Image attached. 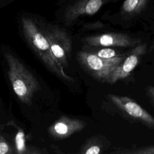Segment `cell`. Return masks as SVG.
<instances>
[{
  "mask_svg": "<svg viewBox=\"0 0 154 154\" xmlns=\"http://www.w3.org/2000/svg\"><path fill=\"white\" fill-rule=\"evenodd\" d=\"M21 25L23 35L28 45L37 54L44 64L52 72L60 78L71 80L72 78L65 73L63 67L53 55L40 25L30 17L22 16Z\"/></svg>",
  "mask_w": 154,
  "mask_h": 154,
  "instance_id": "cell-1",
  "label": "cell"
},
{
  "mask_svg": "<svg viewBox=\"0 0 154 154\" xmlns=\"http://www.w3.org/2000/svg\"><path fill=\"white\" fill-rule=\"evenodd\" d=\"M8 66V75L12 89L23 103L30 105L34 94L40 90L39 82L16 57L4 54Z\"/></svg>",
  "mask_w": 154,
  "mask_h": 154,
  "instance_id": "cell-2",
  "label": "cell"
},
{
  "mask_svg": "<svg viewBox=\"0 0 154 154\" xmlns=\"http://www.w3.org/2000/svg\"><path fill=\"white\" fill-rule=\"evenodd\" d=\"M46 38L53 55L63 68L68 66L71 42L67 34L61 28L51 24H39Z\"/></svg>",
  "mask_w": 154,
  "mask_h": 154,
  "instance_id": "cell-3",
  "label": "cell"
},
{
  "mask_svg": "<svg viewBox=\"0 0 154 154\" xmlns=\"http://www.w3.org/2000/svg\"><path fill=\"white\" fill-rule=\"evenodd\" d=\"M79 58L82 64L93 76L106 81L111 73L122 63L123 57H116L106 59L98 57L96 54L81 52Z\"/></svg>",
  "mask_w": 154,
  "mask_h": 154,
  "instance_id": "cell-4",
  "label": "cell"
},
{
  "mask_svg": "<svg viewBox=\"0 0 154 154\" xmlns=\"http://www.w3.org/2000/svg\"><path fill=\"white\" fill-rule=\"evenodd\" d=\"M113 0H75L65 10L64 20L70 23L82 16L93 15Z\"/></svg>",
  "mask_w": 154,
  "mask_h": 154,
  "instance_id": "cell-5",
  "label": "cell"
},
{
  "mask_svg": "<svg viewBox=\"0 0 154 154\" xmlns=\"http://www.w3.org/2000/svg\"><path fill=\"white\" fill-rule=\"evenodd\" d=\"M108 96L120 109L147 126L154 128V117L134 100L125 96L115 94H109Z\"/></svg>",
  "mask_w": 154,
  "mask_h": 154,
  "instance_id": "cell-6",
  "label": "cell"
},
{
  "mask_svg": "<svg viewBox=\"0 0 154 154\" xmlns=\"http://www.w3.org/2000/svg\"><path fill=\"white\" fill-rule=\"evenodd\" d=\"M85 126L81 120L61 116L49 127L48 131L52 137L63 139L81 131Z\"/></svg>",
  "mask_w": 154,
  "mask_h": 154,
  "instance_id": "cell-7",
  "label": "cell"
},
{
  "mask_svg": "<svg viewBox=\"0 0 154 154\" xmlns=\"http://www.w3.org/2000/svg\"><path fill=\"white\" fill-rule=\"evenodd\" d=\"M144 46L137 47L125 60L123 63H121L116 68L106 81L110 83H114L117 80L127 77L137 65L140 56L144 52Z\"/></svg>",
  "mask_w": 154,
  "mask_h": 154,
  "instance_id": "cell-8",
  "label": "cell"
},
{
  "mask_svg": "<svg viewBox=\"0 0 154 154\" xmlns=\"http://www.w3.org/2000/svg\"><path fill=\"white\" fill-rule=\"evenodd\" d=\"M85 41L88 45L92 46L120 47L132 46L137 42L126 35L117 33H107L91 36L87 38Z\"/></svg>",
  "mask_w": 154,
  "mask_h": 154,
  "instance_id": "cell-9",
  "label": "cell"
},
{
  "mask_svg": "<svg viewBox=\"0 0 154 154\" xmlns=\"http://www.w3.org/2000/svg\"><path fill=\"white\" fill-rule=\"evenodd\" d=\"M16 127L17 131L14 137L15 153L20 154H42L47 153L45 149L27 145L25 132L20 127L17 126Z\"/></svg>",
  "mask_w": 154,
  "mask_h": 154,
  "instance_id": "cell-10",
  "label": "cell"
},
{
  "mask_svg": "<svg viewBox=\"0 0 154 154\" xmlns=\"http://www.w3.org/2000/svg\"><path fill=\"white\" fill-rule=\"evenodd\" d=\"M149 0H125L121 6V13L128 16L138 14L147 6Z\"/></svg>",
  "mask_w": 154,
  "mask_h": 154,
  "instance_id": "cell-11",
  "label": "cell"
},
{
  "mask_svg": "<svg viewBox=\"0 0 154 154\" xmlns=\"http://www.w3.org/2000/svg\"><path fill=\"white\" fill-rule=\"evenodd\" d=\"M2 126H0V154H11L14 152L10 144L8 143L4 137L1 134Z\"/></svg>",
  "mask_w": 154,
  "mask_h": 154,
  "instance_id": "cell-12",
  "label": "cell"
},
{
  "mask_svg": "<svg viewBox=\"0 0 154 154\" xmlns=\"http://www.w3.org/2000/svg\"><path fill=\"white\" fill-rule=\"evenodd\" d=\"M96 55L100 58L106 59L112 58L117 57L115 51L111 48H105L100 49L97 52Z\"/></svg>",
  "mask_w": 154,
  "mask_h": 154,
  "instance_id": "cell-13",
  "label": "cell"
},
{
  "mask_svg": "<svg viewBox=\"0 0 154 154\" xmlns=\"http://www.w3.org/2000/svg\"><path fill=\"white\" fill-rule=\"evenodd\" d=\"M129 153H139V154H154V147H147L146 149H143L136 151H132Z\"/></svg>",
  "mask_w": 154,
  "mask_h": 154,
  "instance_id": "cell-14",
  "label": "cell"
},
{
  "mask_svg": "<svg viewBox=\"0 0 154 154\" xmlns=\"http://www.w3.org/2000/svg\"><path fill=\"white\" fill-rule=\"evenodd\" d=\"M100 152V149L98 146L94 145L88 147L86 151L84 152L85 154H98Z\"/></svg>",
  "mask_w": 154,
  "mask_h": 154,
  "instance_id": "cell-15",
  "label": "cell"
},
{
  "mask_svg": "<svg viewBox=\"0 0 154 154\" xmlns=\"http://www.w3.org/2000/svg\"><path fill=\"white\" fill-rule=\"evenodd\" d=\"M148 92L153 101L154 102V87H149L148 88Z\"/></svg>",
  "mask_w": 154,
  "mask_h": 154,
  "instance_id": "cell-16",
  "label": "cell"
},
{
  "mask_svg": "<svg viewBox=\"0 0 154 154\" xmlns=\"http://www.w3.org/2000/svg\"><path fill=\"white\" fill-rule=\"evenodd\" d=\"M14 0H0V7L5 5Z\"/></svg>",
  "mask_w": 154,
  "mask_h": 154,
  "instance_id": "cell-17",
  "label": "cell"
}]
</instances>
